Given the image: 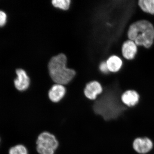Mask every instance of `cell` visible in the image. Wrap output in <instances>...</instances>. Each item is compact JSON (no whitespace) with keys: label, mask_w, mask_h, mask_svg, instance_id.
I'll return each mask as SVG.
<instances>
[{"label":"cell","mask_w":154,"mask_h":154,"mask_svg":"<svg viewBox=\"0 0 154 154\" xmlns=\"http://www.w3.org/2000/svg\"><path fill=\"white\" fill-rule=\"evenodd\" d=\"M121 97L105 94L95 102L94 112L105 121L116 119L128 107L122 102Z\"/></svg>","instance_id":"6da1fadb"},{"label":"cell","mask_w":154,"mask_h":154,"mask_svg":"<svg viewBox=\"0 0 154 154\" xmlns=\"http://www.w3.org/2000/svg\"><path fill=\"white\" fill-rule=\"evenodd\" d=\"M109 71L116 72L121 68L122 66V61L117 56L112 55L106 61Z\"/></svg>","instance_id":"8fae6325"},{"label":"cell","mask_w":154,"mask_h":154,"mask_svg":"<svg viewBox=\"0 0 154 154\" xmlns=\"http://www.w3.org/2000/svg\"><path fill=\"white\" fill-rule=\"evenodd\" d=\"M138 5L144 12L154 14V0H140Z\"/></svg>","instance_id":"7c38bea8"},{"label":"cell","mask_w":154,"mask_h":154,"mask_svg":"<svg viewBox=\"0 0 154 154\" xmlns=\"http://www.w3.org/2000/svg\"><path fill=\"white\" fill-rule=\"evenodd\" d=\"M127 35L128 39L134 42L137 46L149 48L154 41V27L147 20H139L130 25Z\"/></svg>","instance_id":"7a4b0ae2"},{"label":"cell","mask_w":154,"mask_h":154,"mask_svg":"<svg viewBox=\"0 0 154 154\" xmlns=\"http://www.w3.org/2000/svg\"><path fill=\"white\" fill-rule=\"evenodd\" d=\"M102 92L103 88L101 84L96 81H93L87 84L84 90V94L88 99L94 100Z\"/></svg>","instance_id":"52a82bcc"},{"label":"cell","mask_w":154,"mask_h":154,"mask_svg":"<svg viewBox=\"0 0 154 154\" xmlns=\"http://www.w3.org/2000/svg\"><path fill=\"white\" fill-rule=\"evenodd\" d=\"M36 150L39 154H54L58 147V142L54 135L45 131L38 135Z\"/></svg>","instance_id":"277c9868"},{"label":"cell","mask_w":154,"mask_h":154,"mask_svg":"<svg viewBox=\"0 0 154 154\" xmlns=\"http://www.w3.org/2000/svg\"><path fill=\"white\" fill-rule=\"evenodd\" d=\"M99 69L104 73L107 74L110 72L108 69L106 62L103 61L99 65Z\"/></svg>","instance_id":"2e32d148"},{"label":"cell","mask_w":154,"mask_h":154,"mask_svg":"<svg viewBox=\"0 0 154 154\" xmlns=\"http://www.w3.org/2000/svg\"><path fill=\"white\" fill-rule=\"evenodd\" d=\"M67 58L63 54L54 57L48 63L51 79L56 84L66 85L74 77L75 72L66 67Z\"/></svg>","instance_id":"3957f363"},{"label":"cell","mask_w":154,"mask_h":154,"mask_svg":"<svg viewBox=\"0 0 154 154\" xmlns=\"http://www.w3.org/2000/svg\"><path fill=\"white\" fill-rule=\"evenodd\" d=\"M66 93L63 85L56 84L51 87L48 92V97L51 102L57 103L62 100Z\"/></svg>","instance_id":"9c48e42d"},{"label":"cell","mask_w":154,"mask_h":154,"mask_svg":"<svg viewBox=\"0 0 154 154\" xmlns=\"http://www.w3.org/2000/svg\"><path fill=\"white\" fill-rule=\"evenodd\" d=\"M9 154H28V151L25 146L18 145L10 149Z\"/></svg>","instance_id":"5bb4252c"},{"label":"cell","mask_w":154,"mask_h":154,"mask_svg":"<svg viewBox=\"0 0 154 154\" xmlns=\"http://www.w3.org/2000/svg\"><path fill=\"white\" fill-rule=\"evenodd\" d=\"M134 149L138 153H148L153 147L152 141L147 137H138L135 139L133 143Z\"/></svg>","instance_id":"5b68a950"},{"label":"cell","mask_w":154,"mask_h":154,"mask_svg":"<svg viewBox=\"0 0 154 154\" xmlns=\"http://www.w3.org/2000/svg\"><path fill=\"white\" fill-rule=\"evenodd\" d=\"M121 99L122 103L128 107H133L138 103L140 96L135 90H128L122 94Z\"/></svg>","instance_id":"ba28073f"},{"label":"cell","mask_w":154,"mask_h":154,"mask_svg":"<svg viewBox=\"0 0 154 154\" xmlns=\"http://www.w3.org/2000/svg\"><path fill=\"white\" fill-rule=\"evenodd\" d=\"M17 78L14 80V85L17 90L24 91L28 89L30 86V80L27 73L22 69H17L16 70Z\"/></svg>","instance_id":"8992f818"},{"label":"cell","mask_w":154,"mask_h":154,"mask_svg":"<svg viewBox=\"0 0 154 154\" xmlns=\"http://www.w3.org/2000/svg\"><path fill=\"white\" fill-rule=\"evenodd\" d=\"M137 52V45L134 42L128 40L125 42L122 47V53L125 58L131 60L134 58Z\"/></svg>","instance_id":"30bf717a"},{"label":"cell","mask_w":154,"mask_h":154,"mask_svg":"<svg viewBox=\"0 0 154 154\" xmlns=\"http://www.w3.org/2000/svg\"><path fill=\"white\" fill-rule=\"evenodd\" d=\"M71 1L70 0H53L52 4L56 8L63 10H67L69 7Z\"/></svg>","instance_id":"4fadbf2b"},{"label":"cell","mask_w":154,"mask_h":154,"mask_svg":"<svg viewBox=\"0 0 154 154\" xmlns=\"http://www.w3.org/2000/svg\"><path fill=\"white\" fill-rule=\"evenodd\" d=\"M7 14L5 12L0 11V28L4 27L6 25L7 22Z\"/></svg>","instance_id":"9a60e30c"}]
</instances>
